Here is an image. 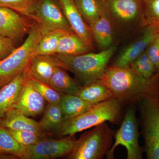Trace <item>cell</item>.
Returning <instances> with one entry per match:
<instances>
[{"instance_id":"obj_35","label":"cell","mask_w":159,"mask_h":159,"mask_svg":"<svg viewBox=\"0 0 159 159\" xmlns=\"http://www.w3.org/2000/svg\"><path fill=\"white\" fill-rule=\"evenodd\" d=\"M158 96L159 98V90L158 92Z\"/></svg>"},{"instance_id":"obj_27","label":"cell","mask_w":159,"mask_h":159,"mask_svg":"<svg viewBox=\"0 0 159 159\" xmlns=\"http://www.w3.org/2000/svg\"><path fill=\"white\" fill-rule=\"evenodd\" d=\"M65 31L57 30L43 35L38 45L36 55H53L56 54L59 40Z\"/></svg>"},{"instance_id":"obj_11","label":"cell","mask_w":159,"mask_h":159,"mask_svg":"<svg viewBox=\"0 0 159 159\" xmlns=\"http://www.w3.org/2000/svg\"><path fill=\"white\" fill-rule=\"evenodd\" d=\"M20 14L9 8L0 7V34L14 41L29 33L32 24Z\"/></svg>"},{"instance_id":"obj_5","label":"cell","mask_w":159,"mask_h":159,"mask_svg":"<svg viewBox=\"0 0 159 159\" xmlns=\"http://www.w3.org/2000/svg\"><path fill=\"white\" fill-rule=\"evenodd\" d=\"M147 159H159V98L158 93L138 99Z\"/></svg>"},{"instance_id":"obj_2","label":"cell","mask_w":159,"mask_h":159,"mask_svg":"<svg viewBox=\"0 0 159 159\" xmlns=\"http://www.w3.org/2000/svg\"><path fill=\"white\" fill-rule=\"evenodd\" d=\"M116 49V46L112 45L98 53L89 52L75 56L60 54L53 55L60 66L73 73L84 85L100 80Z\"/></svg>"},{"instance_id":"obj_14","label":"cell","mask_w":159,"mask_h":159,"mask_svg":"<svg viewBox=\"0 0 159 159\" xmlns=\"http://www.w3.org/2000/svg\"><path fill=\"white\" fill-rule=\"evenodd\" d=\"M0 125L9 129L34 133L42 139L47 138L44 131L41 128L39 122L30 119L15 108L10 110L0 119Z\"/></svg>"},{"instance_id":"obj_1","label":"cell","mask_w":159,"mask_h":159,"mask_svg":"<svg viewBox=\"0 0 159 159\" xmlns=\"http://www.w3.org/2000/svg\"><path fill=\"white\" fill-rule=\"evenodd\" d=\"M100 81L111 91L113 98L122 104L137 101L147 94L159 90V80L145 78L131 68L113 66L107 68Z\"/></svg>"},{"instance_id":"obj_10","label":"cell","mask_w":159,"mask_h":159,"mask_svg":"<svg viewBox=\"0 0 159 159\" xmlns=\"http://www.w3.org/2000/svg\"><path fill=\"white\" fill-rule=\"evenodd\" d=\"M102 2L111 22L126 24L137 19L140 20L142 0H102Z\"/></svg>"},{"instance_id":"obj_22","label":"cell","mask_w":159,"mask_h":159,"mask_svg":"<svg viewBox=\"0 0 159 159\" xmlns=\"http://www.w3.org/2000/svg\"><path fill=\"white\" fill-rule=\"evenodd\" d=\"M64 121L79 116L94 105L87 102L75 94H62L60 103Z\"/></svg>"},{"instance_id":"obj_26","label":"cell","mask_w":159,"mask_h":159,"mask_svg":"<svg viewBox=\"0 0 159 159\" xmlns=\"http://www.w3.org/2000/svg\"><path fill=\"white\" fill-rule=\"evenodd\" d=\"M140 22L142 27L159 31V0H143Z\"/></svg>"},{"instance_id":"obj_19","label":"cell","mask_w":159,"mask_h":159,"mask_svg":"<svg viewBox=\"0 0 159 159\" xmlns=\"http://www.w3.org/2000/svg\"><path fill=\"white\" fill-rule=\"evenodd\" d=\"M90 51L84 41L76 33L65 31L59 40L56 54L75 56L88 53Z\"/></svg>"},{"instance_id":"obj_29","label":"cell","mask_w":159,"mask_h":159,"mask_svg":"<svg viewBox=\"0 0 159 159\" xmlns=\"http://www.w3.org/2000/svg\"><path fill=\"white\" fill-rule=\"evenodd\" d=\"M26 81L36 90L48 103L60 104V103L62 94L54 90L49 84L30 78L28 75Z\"/></svg>"},{"instance_id":"obj_18","label":"cell","mask_w":159,"mask_h":159,"mask_svg":"<svg viewBox=\"0 0 159 159\" xmlns=\"http://www.w3.org/2000/svg\"><path fill=\"white\" fill-rule=\"evenodd\" d=\"M89 26L93 38L100 48L106 50L112 46V22L105 9L100 17Z\"/></svg>"},{"instance_id":"obj_34","label":"cell","mask_w":159,"mask_h":159,"mask_svg":"<svg viewBox=\"0 0 159 159\" xmlns=\"http://www.w3.org/2000/svg\"><path fill=\"white\" fill-rule=\"evenodd\" d=\"M155 78H157V79H159V73L158 74H156L155 76H154Z\"/></svg>"},{"instance_id":"obj_4","label":"cell","mask_w":159,"mask_h":159,"mask_svg":"<svg viewBox=\"0 0 159 159\" xmlns=\"http://www.w3.org/2000/svg\"><path fill=\"white\" fill-rule=\"evenodd\" d=\"M42 36L39 26L34 21L25 42L0 61V88L27 70L31 60L36 55L38 45Z\"/></svg>"},{"instance_id":"obj_17","label":"cell","mask_w":159,"mask_h":159,"mask_svg":"<svg viewBox=\"0 0 159 159\" xmlns=\"http://www.w3.org/2000/svg\"><path fill=\"white\" fill-rule=\"evenodd\" d=\"M58 66L54 55H36L31 60L26 72L30 78L49 84L54 70Z\"/></svg>"},{"instance_id":"obj_13","label":"cell","mask_w":159,"mask_h":159,"mask_svg":"<svg viewBox=\"0 0 159 159\" xmlns=\"http://www.w3.org/2000/svg\"><path fill=\"white\" fill-rule=\"evenodd\" d=\"M145 28L142 36L121 52L114 66L123 68L130 67L131 64L145 51L151 42L158 35V31L153 28Z\"/></svg>"},{"instance_id":"obj_28","label":"cell","mask_w":159,"mask_h":159,"mask_svg":"<svg viewBox=\"0 0 159 159\" xmlns=\"http://www.w3.org/2000/svg\"><path fill=\"white\" fill-rule=\"evenodd\" d=\"M39 0H0V7L12 9L33 20L34 13Z\"/></svg>"},{"instance_id":"obj_23","label":"cell","mask_w":159,"mask_h":159,"mask_svg":"<svg viewBox=\"0 0 159 159\" xmlns=\"http://www.w3.org/2000/svg\"><path fill=\"white\" fill-rule=\"evenodd\" d=\"M27 146L21 145L6 128L0 125V156L26 159Z\"/></svg>"},{"instance_id":"obj_36","label":"cell","mask_w":159,"mask_h":159,"mask_svg":"<svg viewBox=\"0 0 159 159\" xmlns=\"http://www.w3.org/2000/svg\"><path fill=\"white\" fill-rule=\"evenodd\" d=\"M158 34H159V31H158Z\"/></svg>"},{"instance_id":"obj_6","label":"cell","mask_w":159,"mask_h":159,"mask_svg":"<svg viewBox=\"0 0 159 159\" xmlns=\"http://www.w3.org/2000/svg\"><path fill=\"white\" fill-rule=\"evenodd\" d=\"M114 131L106 122L95 126L84 134L70 154L71 159H101L106 155L112 145Z\"/></svg>"},{"instance_id":"obj_8","label":"cell","mask_w":159,"mask_h":159,"mask_svg":"<svg viewBox=\"0 0 159 159\" xmlns=\"http://www.w3.org/2000/svg\"><path fill=\"white\" fill-rule=\"evenodd\" d=\"M33 20L37 23L43 35L57 30L74 32L58 1L39 0L34 10Z\"/></svg>"},{"instance_id":"obj_32","label":"cell","mask_w":159,"mask_h":159,"mask_svg":"<svg viewBox=\"0 0 159 159\" xmlns=\"http://www.w3.org/2000/svg\"><path fill=\"white\" fill-rule=\"evenodd\" d=\"M146 51L149 59L152 63L156 74L159 73V36L158 35L147 46Z\"/></svg>"},{"instance_id":"obj_3","label":"cell","mask_w":159,"mask_h":159,"mask_svg":"<svg viewBox=\"0 0 159 159\" xmlns=\"http://www.w3.org/2000/svg\"><path fill=\"white\" fill-rule=\"evenodd\" d=\"M121 112V104L112 98L94 105L79 116L65 120L57 132L62 136H73L102 122L116 123Z\"/></svg>"},{"instance_id":"obj_37","label":"cell","mask_w":159,"mask_h":159,"mask_svg":"<svg viewBox=\"0 0 159 159\" xmlns=\"http://www.w3.org/2000/svg\"><path fill=\"white\" fill-rule=\"evenodd\" d=\"M101 1H102V0H101Z\"/></svg>"},{"instance_id":"obj_38","label":"cell","mask_w":159,"mask_h":159,"mask_svg":"<svg viewBox=\"0 0 159 159\" xmlns=\"http://www.w3.org/2000/svg\"><path fill=\"white\" fill-rule=\"evenodd\" d=\"M142 1H143V0H142Z\"/></svg>"},{"instance_id":"obj_9","label":"cell","mask_w":159,"mask_h":159,"mask_svg":"<svg viewBox=\"0 0 159 159\" xmlns=\"http://www.w3.org/2000/svg\"><path fill=\"white\" fill-rule=\"evenodd\" d=\"M77 140L73 136L58 140L43 139L34 145L27 146V159H55L70 155Z\"/></svg>"},{"instance_id":"obj_33","label":"cell","mask_w":159,"mask_h":159,"mask_svg":"<svg viewBox=\"0 0 159 159\" xmlns=\"http://www.w3.org/2000/svg\"><path fill=\"white\" fill-rule=\"evenodd\" d=\"M16 49L14 41L0 34V61L9 56Z\"/></svg>"},{"instance_id":"obj_21","label":"cell","mask_w":159,"mask_h":159,"mask_svg":"<svg viewBox=\"0 0 159 159\" xmlns=\"http://www.w3.org/2000/svg\"><path fill=\"white\" fill-rule=\"evenodd\" d=\"M77 95L92 105L113 98L108 88L100 80L82 86Z\"/></svg>"},{"instance_id":"obj_25","label":"cell","mask_w":159,"mask_h":159,"mask_svg":"<svg viewBox=\"0 0 159 159\" xmlns=\"http://www.w3.org/2000/svg\"><path fill=\"white\" fill-rule=\"evenodd\" d=\"M80 13L87 25L101 16L104 9L101 0H75Z\"/></svg>"},{"instance_id":"obj_12","label":"cell","mask_w":159,"mask_h":159,"mask_svg":"<svg viewBox=\"0 0 159 159\" xmlns=\"http://www.w3.org/2000/svg\"><path fill=\"white\" fill-rule=\"evenodd\" d=\"M65 16L73 31L80 36L91 50L93 48L89 27L83 19L75 0H57Z\"/></svg>"},{"instance_id":"obj_7","label":"cell","mask_w":159,"mask_h":159,"mask_svg":"<svg viewBox=\"0 0 159 159\" xmlns=\"http://www.w3.org/2000/svg\"><path fill=\"white\" fill-rule=\"evenodd\" d=\"M115 141L106 154L107 159L114 158V152L119 145L127 150V159H142L143 149L139 145V133L135 111L133 108L126 111L119 129L115 134Z\"/></svg>"},{"instance_id":"obj_16","label":"cell","mask_w":159,"mask_h":159,"mask_svg":"<svg viewBox=\"0 0 159 159\" xmlns=\"http://www.w3.org/2000/svg\"><path fill=\"white\" fill-rule=\"evenodd\" d=\"M26 70L0 88V119L16 104L27 79Z\"/></svg>"},{"instance_id":"obj_15","label":"cell","mask_w":159,"mask_h":159,"mask_svg":"<svg viewBox=\"0 0 159 159\" xmlns=\"http://www.w3.org/2000/svg\"><path fill=\"white\" fill-rule=\"evenodd\" d=\"M45 101L42 96L26 81L14 108L27 116H36L44 111Z\"/></svg>"},{"instance_id":"obj_31","label":"cell","mask_w":159,"mask_h":159,"mask_svg":"<svg viewBox=\"0 0 159 159\" xmlns=\"http://www.w3.org/2000/svg\"><path fill=\"white\" fill-rule=\"evenodd\" d=\"M6 129L18 142L24 146L34 145L43 139L36 134L31 132Z\"/></svg>"},{"instance_id":"obj_24","label":"cell","mask_w":159,"mask_h":159,"mask_svg":"<svg viewBox=\"0 0 159 159\" xmlns=\"http://www.w3.org/2000/svg\"><path fill=\"white\" fill-rule=\"evenodd\" d=\"M63 121V116L60 104L48 103L45 108L43 116L39 124L44 131L57 132Z\"/></svg>"},{"instance_id":"obj_20","label":"cell","mask_w":159,"mask_h":159,"mask_svg":"<svg viewBox=\"0 0 159 159\" xmlns=\"http://www.w3.org/2000/svg\"><path fill=\"white\" fill-rule=\"evenodd\" d=\"M49 85L60 93L75 95L79 93L82 86L69 75L66 70L60 66L54 70Z\"/></svg>"},{"instance_id":"obj_30","label":"cell","mask_w":159,"mask_h":159,"mask_svg":"<svg viewBox=\"0 0 159 159\" xmlns=\"http://www.w3.org/2000/svg\"><path fill=\"white\" fill-rule=\"evenodd\" d=\"M130 68L148 79L153 78L156 74L153 64L145 51L131 64Z\"/></svg>"}]
</instances>
